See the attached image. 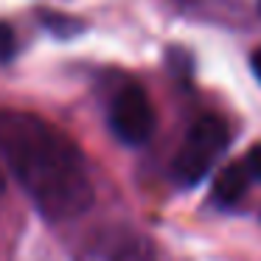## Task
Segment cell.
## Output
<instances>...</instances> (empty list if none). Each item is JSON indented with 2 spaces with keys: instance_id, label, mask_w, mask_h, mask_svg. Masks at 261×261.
Instances as JSON below:
<instances>
[{
  "instance_id": "6da1fadb",
  "label": "cell",
  "mask_w": 261,
  "mask_h": 261,
  "mask_svg": "<svg viewBox=\"0 0 261 261\" xmlns=\"http://www.w3.org/2000/svg\"><path fill=\"white\" fill-rule=\"evenodd\" d=\"M0 154L45 219L68 222L90 208L96 194L85 154L45 118L0 110Z\"/></svg>"
},
{
  "instance_id": "7a4b0ae2",
  "label": "cell",
  "mask_w": 261,
  "mask_h": 261,
  "mask_svg": "<svg viewBox=\"0 0 261 261\" xmlns=\"http://www.w3.org/2000/svg\"><path fill=\"white\" fill-rule=\"evenodd\" d=\"M227 141H230V129L222 118L216 115H202L197 118L186 132V141L177 149L174 163H171V174L180 186H194L205 177L216 158L225 152Z\"/></svg>"
},
{
  "instance_id": "3957f363",
  "label": "cell",
  "mask_w": 261,
  "mask_h": 261,
  "mask_svg": "<svg viewBox=\"0 0 261 261\" xmlns=\"http://www.w3.org/2000/svg\"><path fill=\"white\" fill-rule=\"evenodd\" d=\"M154 107L149 101V93L138 82H126L115 90L110 101V126L118 135V141L129 146H141L154 135Z\"/></svg>"
},
{
  "instance_id": "277c9868",
  "label": "cell",
  "mask_w": 261,
  "mask_h": 261,
  "mask_svg": "<svg viewBox=\"0 0 261 261\" xmlns=\"http://www.w3.org/2000/svg\"><path fill=\"white\" fill-rule=\"evenodd\" d=\"M76 261H154V250L143 233L115 225L87 239Z\"/></svg>"
},
{
  "instance_id": "5b68a950",
  "label": "cell",
  "mask_w": 261,
  "mask_h": 261,
  "mask_svg": "<svg viewBox=\"0 0 261 261\" xmlns=\"http://www.w3.org/2000/svg\"><path fill=\"white\" fill-rule=\"evenodd\" d=\"M247 186H250V171L244 163H233L227 169H222L216 174V182H214V199L222 205V208H230L236 205L239 199L247 194Z\"/></svg>"
},
{
  "instance_id": "8992f818",
  "label": "cell",
  "mask_w": 261,
  "mask_h": 261,
  "mask_svg": "<svg viewBox=\"0 0 261 261\" xmlns=\"http://www.w3.org/2000/svg\"><path fill=\"white\" fill-rule=\"evenodd\" d=\"M17 48H20V42H17L14 29L9 23H3V20H0V62L14 59V57H17Z\"/></svg>"
},
{
  "instance_id": "52a82bcc",
  "label": "cell",
  "mask_w": 261,
  "mask_h": 261,
  "mask_svg": "<svg viewBox=\"0 0 261 261\" xmlns=\"http://www.w3.org/2000/svg\"><path fill=\"white\" fill-rule=\"evenodd\" d=\"M242 163L247 166L250 180H258V182H261V146H253V149H250L247 158H244Z\"/></svg>"
},
{
  "instance_id": "ba28073f",
  "label": "cell",
  "mask_w": 261,
  "mask_h": 261,
  "mask_svg": "<svg viewBox=\"0 0 261 261\" xmlns=\"http://www.w3.org/2000/svg\"><path fill=\"white\" fill-rule=\"evenodd\" d=\"M253 70H255V76L261 79V48L253 54Z\"/></svg>"
},
{
  "instance_id": "9c48e42d",
  "label": "cell",
  "mask_w": 261,
  "mask_h": 261,
  "mask_svg": "<svg viewBox=\"0 0 261 261\" xmlns=\"http://www.w3.org/2000/svg\"><path fill=\"white\" fill-rule=\"evenodd\" d=\"M3 188H6V186H3V177H0V194H3Z\"/></svg>"
}]
</instances>
